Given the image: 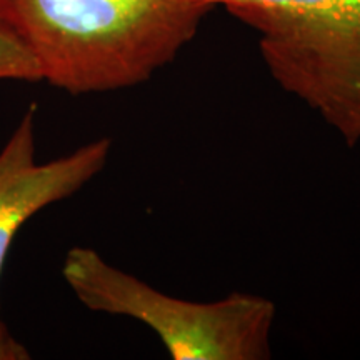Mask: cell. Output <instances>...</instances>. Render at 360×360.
<instances>
[{
	"label": "cell",
	"mask_w": 360,
	"mask_h": 360,
	"mask_svg": "<svg viewBox=\"0 0 360 360\" xmlns=\"http://www.w3.org/2000/svg\"><path fill=\"white\" fill-rule=\"evenodd\" d=\"M214 8L209 0H0L40 80L70 96L146 84Z\"/></svg>",
	"instance_id": "1"
},
{
	"label": "cell",
	"mask_w": 360,
	"mask_h": 360,
	"mask_svg": "<svg viewBox=\"0 0 360 360\" xmlns=\"http://www.w3.org/2000/svg\"><path fill=\"white\" fill-rule=\"evenodd\" d=\"M259 35L270 77L360 143V0H209Z\"/></svg>",
	"instance_id": "2"
},
{
	"label": "cell",
	"mask_w": 360,
	"mask_h": 360,
	"mask_svg": "<svg viewBox=\"0 0 360 360\" xmlns=\"http://www.w3.org/2000/svg\"><path fill=\"white\" fill-rule=\"evenodd\" d=\"M62 277L85 309L141 322L159 337L174 360H265L276 304L233 292L212 302L179 299L115 267L92 247H72Z\"/></svg>",
	"instance_id": "3"
},
{
	"label": "cell",
	"mask_w": 360,
	"mask_h": 360,
	"mask_svg": "<svg viewBox=\"0 0 360 360\" xmlns=\"http://www.w3.org/2000/svg\"><path fill=\"white\" fill-rule=\"evenodd\" d=\"M109 137L90 141L49 162L35 155V109L24 112L0 148V278L13 238L40 210L77 193L105 169ZM30 352L13 337L0 309V360H29Z\"/></svg>",
	"instance_id": "4"
},
{
	"label": "cell",
	"mask_w": 360,
	"mask_h": 360,
	"mask_svg": "<svg viewBox=\"0 0 360 360\" xmlns=\"http://www.w3.org/2000/svg\"><path fill=\"white\" fill-rule=\"evenodd\" d=\"M0 80L42 82L32 53L0 13Z\"/></svg>",
	"instance_id": "5"
}]
</instances>
